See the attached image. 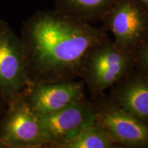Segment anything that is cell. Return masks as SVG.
Listing matches in <instances>:
<instances>
[{"instance_id":"6da1fadb","label":"cell","mask_w":148,"mask_h":148,"mask_svg":"<svg viewBox=\"0 0 148 148\" xmlns=\"http://www.w3.org/2000/svg\"><path fill=\"white\" fill-rule=\"evenodd\" d=\"M107 35L103 27L54 9L36 12L23 22L20 36L31 84L79 79L85 53Z\"/></svg>"},{"instance_id":"7a4b0ae2","label":"cell","mask_w":148,"mask_h":148,"mask_svg":"<svg viewBox=\"0 0 148 148\" xmlns=\"http://www.w3.org/2000/svg\"><path fill=\"white\" fill-rule=\"evenodd\" d=\"M135 67L132 53L116 47L108 35L92 45L84 56L79 79L90 97L106 93Z\"/></svg>"},{"instance_id":"3957f363","label":"cell","mask_w":148,"mask_h":148,"mask_svg":"<svg viewBox=\"0 0 148 148\" xmlns=\"http://www.w3.org/2000/svg\"><path fill=\"white\" fill-rule=\"evenodd\" d=\"M31 84L21 37L0 18V97L8 105Z\"/></svg>"},{"instance_id":"277c9868","label":"cell","mask_w":148,"mask_h":148,"mask_svg":"<svg viewBox=\"0 0 148 148\" xmlns=\"http://www.w3.org/2000/svg\"><path fill=\"white\" fill-rule=\"evenodd\" d=\"M101 21L125 52L132 53L148 37V13L136 0H116Z\"/></svg>"},{"instance_id":"5b68a950","label":"cell","mask_w":148,"mask_h":148,"mask_svg":"<svg viewBox=\"0 0 148 148\" xmlns=\"http://www.w3.org/2000/svg\"><path fill=\"white\" fill-rule=\"evenodd\" d=\"M93 103L95 122L120 147L148 148V125L122 109L107 95L90 99Z\"/></svg>"},{"instance_id":"8992f818","label":"cell","mask_w":148,"mask_h":148,"mask_svg":"<svg viewBox=\"0 0 148 148\" xmlns=\"http://www.w3.org/2000/svg\"><path fill=\"white\" fill-rule=\"evenodd\" d=\"M39 117L31 110L23 94L12 101L0 119V148H46Z\"/></svg>"},{"instance_id":"52a82bcc","label":"cell","mask_w":148,"mask_h":148,"mask_svg":"<svg viewBox=\"0 0 148 148\" xmlns=\"http://www.w3.org/2000/svg\"><path fill=\"white\" fill-rule=\"evenodd\" d=\"M86 87L80 80L32 84L23 92L25 101L40 116L58 111L86 97Z\"/></svg>"},{"instance_id":"ba28073f","label":"cell","mask_w":148,"mask_h":148,"mask_svg":"<svg viewBox=\"0 0 148 148\" xmlns=\"http://www.w3.org/2000/svg\"><path fill=\"white\" fill-rule=\"evenodd\" d=\"M38 117L47 140L46 148H55L57 144L95 121V112L92 100L86 97Z\"/></svg>"},{"instance_id":"9c48e42d","label":"cell","mask_w":148,"mask_h":148,"mask_svg":"<svg viewBox=\"0 0 148 148\" xmlns=\"http://www.w3.org/2000/svg\"><path fill=\"white\" fill-rule=\"evenodd\" d=\"M107 96L148 125V75L134 68L108 90Z\"/></svg>"},{"instance_id":"30bf717a","label":"cell","mask_w":148,"mask_h":148,"mask_svg":"<svg viewBox=\"0 0 148 148\" xmlns=\"http://www.w3.org/2000/svg\"><path fill=\"white\" fill-rule=\"evenodd\" d=\"M116 0H54V10L92 23L101 21Z\"/></svg>"},{"instance_id":"8fae6325","label":"cell","mask_w":148,"mask_h":148,"mask_svg":"<svg viewBox=\"0 0 148 148\" xmlns=\"http://www.w3.org/2000/svg\"><path fill=\"white\" fill-rule=\"evenodd\" d=\"M106 131L95 121L86 125L72 137L57 144L55 148H118Z\"/></svg>"},{"instance_id":"7c38bea8","label":"cell","mask_w":148,"mask_h":148,"mask_svg":"<svg viewBox=\"0 0 148 148\" xmlns=\"http://www.w3.org/2000/svg\"><path fill=\"white\" fill-rule=\"evenodd\" d=\"M134 66L148 75V37L132 53Z\"/></svg>"},{"instance_id":"4fadbf2b","label":"cell","mask_w":148,"mask_h":148,"mask_svg":"<svg viewBox=\"0 0 148 148\" xmlns=\"http://www.w3.org/2000/svg\"><path fill=\"white\" fill-rule=\"evenodd\" d=\"M7 108V104L3 100V99L0 97V119L2 117L3 113L5 112V109Z\"/></svg>"},{"instance_id":"5bb4252c","label":"cell","mask_w":148,"mask_h":148,"mask_svg":"<svg viewBox=\"0 0 148 148\" xmlns=\"http://www.w3.org/2000/svg\"><path fill=\"white\" fill-rule=\"evenodd\" d=\"M136 1L145 8L148 13V0H136Z\"/></svg>"}]
</instances>
